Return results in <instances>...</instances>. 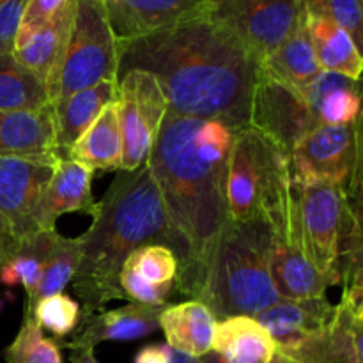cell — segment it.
<instances>
[{
	"label": "cell",
	"instance_id": "cell-1",
	"mask_svg": "<svg viewBox=\"0 0 363 363\" xmlns=\"http://www.w3.org/2000/svg\"><path fill=\"white\" fill-rule=\"evenodd\" d=\"M236 131L220 119L167 112L145 162L179 245L174 286L191 300L201 298L213 252L227 225V163Z\"/></svg>",
	"mask_w": 363,
	"mask_h": 363
},
{
	"label": "cell",
	"instance_id": "cell-2",
	"mask_svg": "<svg viewBox=\"0 0 363 363\" xmlns=\"http://www.w3.org/2000/svg\"><path fill=\"white\" fill-rule=\"evenodd\" d=\"M259 67L243 43L208 16L119 41V74L131 69L152 74L167 112L220 119L238 130L250 126Z\"/></svg>",
	"mask_w": 363,
	"mask_h": 363
},
{
	"label": "cell",
	"instance_id": "cell-3",
	"mask_svg": "<svg viewBox=\"0 0 363 363\" xmlns=\"http://www.w3.org/2000/svg\"><path fill=\"white\" fill-rule=\"evenodd\" d=\"M78 243L80 262L71 284L80 300V319L98 314L112 300H123L119 275L135 250L163 245L177 257L179 245L147 163L119 170Z\"/></svg>",
	"mask_w": 363,
	"mask_h": 363
},
{
	"label": "cell",
	"instance_id": "cell-4",
	"mask_svg": "<svg viewBox=\"0 0 363 363\" xmlns=\"http://www.w3.org/2000/svg\"><path fill=\"white\" fill-rule=\"evenodd\" d=\"M225 206L227 222L264 223L277 243L293 245L291 156L252 126L241 128L234 137L227 163Z\"/></svg>",
	"mask_w": 363,
	"mask_h": 363
},
{
	"label": "cell",
	"instance_id": "cell-5",
	"mask_svg": "<svg viewBox=\"0 0 363 363\" xmlns=\"http://www.w3.org/2000/svg\"><path fill=\"white\" fill-rule=\"evenodd\" d=\"M273 233L264 223L227 222L209 262L201 298L216 319L255 318L280 300L268 273Z\"/></svg>",
	"mask_w": 363,
	"mask_h": 363
},
{
	"label": "cell",
	"instance_id": "cell-6",
	"mask_svg": "<svg viewBox=\"0 0 363 363\" xmlns=\"http://www.w3.org/2000/svg\"><path fill=\"white\" fill-rule=\"evenodd\" d=\"M350 216V199L332 184L294 183L293 245L337 286L342 280L340 252Z\"/></svg>",
	"mask_w": 363,
	"mask_h": 363
},
{
	"label": "cell",
	"instance_id": "cell-7",
	"mask_svg": "<svg viewBox=\"0 0 363 363\" xmlns=\"http://www.w3.org/2000/svg\"><path fill=\"white\" fill-rule=\"evenodd\" d=\"M119 41L98 0H74L53 105L101 82H117Z\"/></svg>",
	"mask_w": 363,
	"mask_h": 363
},
{
	"label": "cell",
	"instance_id": "cell-8",
	"mask_svg": "<svg viewBox=\"0 0 363 363\" xmlns=\"http://www.w3.org/2000/svg\"><path fill=\"white\" fill-rule=\"evenodd\" d=\"M360 121L346 126L318 124L291 151L294 183H325L347 199L360 195Z\"/></svg>",
	"mask_w": 363,
	"mask_h": 363
},
{
	"label": "cell",
	"instance_id": "cell-9",
	"mask_svg": "<svg viewBox=\"0 0 363 363\" xmlns=\"http://www.w3.org/2000/svg\"><path fill=\"white\" fill-rule=\"evenodd\" d=\"M57 160L0 156V264L38 233V206Z\"/></svg>",
	"mask_w": 363,
	"mask_h": 363
},
{
	"label": "cell",
	"instance_id": "cell-10",
	"mask_svg": "<svg viewBox=\"0 0 363 363\" xmlns=\"http://www.w3.org/2000/svg\"><path fill=\"white\" fill-rule=\"evenodd\" d=\"M204 16L236 35L259 60L266 59L303 16L301 0H208Z\"/></svg>",
	"mask_w": 363,
	"mask_h": 363
},
{
	"label": "cell",
	"instance_id": "cell-11",
	"mask_svg": "<svg viewBox=\"0 0 363 363\" xmlns=\"http://www.w3.org/2000/svg\"><path fill=\"white\" fill-rule=\"evenodd\" d=\"M116 103L123 137L121 170H137L147 162L160 124L167 116V99L152 74L131 69L117 78Z\"/></svg>",
	"mask_w": 363,
	"mask_h": 363
},
{
	"label": "cell",
	"instance_id": "cell-12",
	"mask_svg": "<svg viewBox=\"0 0 363 363\" xmlns=\"http://www.w3.org/2000/svg\"><path fill=\"white\" fill-rule=\"evenodd\" d=\"M318 124L311 105L300 92L259 67L250 112L254 130L272 138L291 156L294 145Z\"/></svg>",
	"mask_w": 363,
	"mask_h": 363
},
{
	"label": "cell",
	"instance_id": "cell-13",
	"mask_svg": "<svg viewBox=\"0 0 363 363\" xmlns=\"http://www.w3.org/2000/svg\"><path fill=\"white\" fill-rule=\"evenodd\" d=\"M337 305L326 296L308 300H279L255 315L277 344V353L296 360L305 347L325 335L335 319Z\"/></svg>",
	"mask_w": 363,
	"mask_h": 363
},
{
	"label": "cell",
	"instance_id": "cell-14",
	"mask_svg": "<svg viewBox=\"0 0 363 363\" xmlns=\"http://www.w3.org/2000/svg\"><path fill=\"white\" fill-rule=\"evenodd\" d=\"M117 41L204 16L208 0H98Z\"/></svg>",
	"mask_w": 363,
	"mask_h": 363
},
{
	"label": "cell",
	"instance_id": "cell-15",
	"mask_svg": "<svg viewBox=\"0 0 363 363\" xmlns=\"http://www.w3.org/2000/svg\"><path fill=\"white\" fill-rule=\"evenodd\" d=\"M165 305L130 303L123 308L98 312L80 319L78 332L60 347L69 351L94 350L101 342H130L142 339L160 328L158 319Z\"/></svg>",
	"mask_w": 363,
	"mask_h": 363
},
{
	"label": "cell",
	"instance_id": "cell-16",
	"mask_svg": "<svg viewBox=\"0 0 363 363\" xmlns=\"http://www.w3.org/2000/svg\"><path fill=\"white\" fill-rule=\"evenodd\" d=\"M92 170L73 160L60 158L38 206V227L41 233L55 230L57 220L66 213H85L94 218L98 202L91 191Z\"/></svg>",
	"mask_w": 363,
	"mask_h": 363
},
{
	"label": "cell",
	"instance_id": "cell-17",
	"mask_svg": "<svg viewBox=\"0 0 363 363\" xmlns=\"http://www.w3.org/2000/svg\"><path fill=\"white\" fill-rule=\"evenodd\" d=\"M73 13L74 0H67L66 6L48 23L38 28L23 45L13 50L14 59L46 85L52 105L57 94V80H59V69L62 64Z\"/></svg>",
	"mask_w": 363,
	"mask_h": 363
},
{
	"label": "cell",
	"instance_id": "cell-18",
	"mask_svg": "<svg viewBox=\"0 0 363 363\" xmlns=\"http://www.w3.org/2000/svg\"><path fill=\"white\" fill-rule=\"evenodd\" d=\"M0 156L57 160L53 105L35 112L0 110Z\"/></svg>",
	"mask_w": 363,
	"mask_h": 363
},
{
	"label": "cell",
	"instance_id": "cell-19",
	"mask_svg": "<svg viewBox=\"0 0 363 363\" xmlns=\"http://www.w3.org/2000/svg\"><path fill=\"white\" fill-rule=\"evenodd\" d=\"M216 321L202 301L188 300L177 305L167 303L158 325L170 350L184 357L201 358L211 353Z\"/></svg>",
	"mask_w": 363,
	"mask_h": 363
},
{
	"label": "cell",
	"instance_id": "cell-20",
	"mask_svg": "<svg viewBox=\"0 0 363 363\" xmlns=\"http://www.w3.org/2000/svg\"><path fill=\"white\" fill-rule=\"evenodd\" d=\"M211 353L223 363H272L277 344L257 319L234 315L216 321Z\"/></svg>",
	"mask_w": 363,
	"mask_h": 363
},
{
	"label": "cell",
	"instance_id": "cell-21",
	"mask_svg": "<svg viewBox=\"0 0 363 363\" xmlns=\"http://www.w3.org/2000/svg\"><path fill=\"white\" fill-rule=\"evenodd\" d=\"M117 98V82H101L92 87L73 92L55 103L57 156L66 158L74 142L89 130L108 103Z\"/></svg>",
	"mask_w": 363,
	"mask_h": 363
},
{
	"label": "cell",
	"instance_id": "cell-22",
	"mask_svg": "<svg viewBox=\"0 0 363 363\" xmlns=\"http://www.w3.org/2000/svg\"><path fill=\"white\" fill-rule=\"evenodd\" d=\"M268 273L280 300L321 298L332 287L301 250L289 243L273 241L268 255Z\"/></svg>",
	"mask_w": 363,
	"mask_h": 363
},
{
	"label": "cell",
	"instance_id": "cell-23",
	"mask_svg": "<svg viewBox=\"0 0 363 363\" xmlns=\"http://www.w3.org/2000/svg\"><path fill=\"white\" fill-rule=\"evenodd\" d=\"M305 27L323 71L360 82L363 69L362 52L340 25L325 16L305 13Z\"/></svg>",
	"mask_w": 363,
	"mask_h": 363
},
{
	"label": "cell",
	"instance_id": "cell-24",
	"mask_svg": "<svg viewBox=\"0 0 363 363\" xmlns=\"http://www.w3.org/2000/svg\"><path fill=\"white\" fill-rule=\"evenodd\" d=\"M261 67L273 78L286 84L287 87L300 92L301 96L305 94L308 85L318 78L323 69L308 39L307 27H305V11L296 28L262 60Z\"/></svg>",
	"mask_w": 363,
	"mask_h": 363
},
{
	"label": "cell",
	"instance_id": "cell-25",
	"mask_svg": "<svg viewBox=\"0 0 363 363\" xmlns=\"http://www.w3.org/2000/svg\"><path fill=\"white\" fill-rule=\"evenodd\" d=\"M303 98L319 124L346 126L360 121L362 96L358 82L342 74L321 71L307 87Z\"/></svg>",
	"mask_w": 363,
	"mask_h": 363
},
{
	"label": "cell",
	"instance_id": "cell-26",
	"mask_svg": "<svg viewBox=\"0 0 363 363\" xmlns=\"http://www.w3.org/2000/svg\"><path fill=\"white\" fill-rule=\"evenodd\" d=\"M94 170L123 169V137H121L117 103L105 106L98 119L78 138L66 156Z\"/></svg>",
	"mask_w": 363,
	"mask_h": 363
},
{
	"label": "cell",
	"instance_id": "cell-27",
	"mask_svg": "<svg viewBox=\"0 0 363 363\" xmlns=\"http://www.w3.org/2000/svg\"><path fill=\"white\" fill-rule=\"evenodd\" d=\"M52 105L46 85L21 66L13 53L0 57V110L35 112Z\"/></svg>",
	"mask_w": 363,
	"mask_h": 363
},
{
	"label": "cell",
	"instance_id": "cell-28",
	"mask_svg": "<svg viewBox=\"0 0 363 363\" xmlns=\"http://www.w3.org/2000/svg\"><path fill=\"white\" fill-rule=\"evenodd\" d=\"M315 363H363V312L340 300Z\"/></svg>",
	"mask_w": 363,
	"mask_h": 363
},
{
	"label": "cell",
	"instance_id": "cell-29",
	"mask_svg": "<svg viewBox=\"0 0 363 363\" xmlns=\"http://www.w3.org/2000/svg\"><path fill=\"white\" fill-rule=\"evenodd\" d=\"M78 262H80V243H78V238H66L55 233L52 247H50L48 255H46L41 280H39L32 296L27 298L25 314H32L35 303L43 300V298L62 293L67 284H71V280H73Z\"/></svg>",
	"mask_w": 363,
	"mask_h": 363
},
{
	"label": "cell",
	"instance_id": "cell-30",
	"mask_svg": "<svg viewBox=\"0 0 363 363\" xmlns=\"http://www.w3.org/2000/svg\"><path fill=\"white\" fill-rule=\"evenodd\" d=\"M55 233L57 230H45L25 241L4 264H0V282L4 286H21L27 298L32 296L41 280Z\"/></svg>",
	"mask_w": 363,
	"mask_h": 363
},
{
	"label": "cell",
	"instance_id": "cell-31",
	"mask_svg": "<svg viewBox=\"0 0 363 363\" xmlns=\"http://www.w3.org/2000/svg\"><path fill=\"white\" fill-rule=\"evenodd\" d=\"M6 363H62L60 346L43 335L32 314H25L13 342L4 350Z\"/></svg>",
	"mask_w": 363,
	"mask_h": 363
},
{
	"label": "cell",
	"instance_id": "cell-32",
	"mask_svg": "<svg viewBox=\"0 0 363 363\" xmlns=\"http://www.w3.org/2000/svg\"><path fill=\"white\" fill-rule=\"evenodd\" d=\"M32 315L43 330H48L57 339H64L80 323V305L67 294L59 293L39 300Z\"/></svg>",
	"mask_w": 363,
	"mask_h": 363
},
{
	"label": "cell",
	"instance_id": "cell-33",
	"mask_svg": "<svg viewBox=\"0 0 363 363\" xmlns=\"http://www.w3.org/2000/svg\"><path fill=\"white\" fill-rule=\"evenodd\" d=\"M124 268L133 269L137 275L151 284L174 282L177 277V257L169 247L147 245L135 250L126 259Z\"/></svg>",
	"mask_w": 363,
	"mask_h": 363
},
{
	"label": "cell",
	"instance_id": "cell-34",
	"mask_svg": "<svg viewBox=\"0 0 363 363\" xmlns=\"http://www.w3.org/2000/svg\"><path fill=\"white\" fill-rule=\"evenodd\" d=\"M303 11L335 21L353 38L358 48L363 43V2L362 0H301Z\"/></svg>",
	"mask_w": 363,
	"mask_h": 363
},
{
	"label": "cell",
	"instance_id": "cell-35",
	"mask_svg": "<svg viewBox=\"0 0 363 363\" xmlns=\"http://www.w3.org/2000/svg\"><path fill=\"white\" fill-rule=\"evenodd\" d=\"M119 287L124 298L131 303L167 305V296L172 291L174 282L151 284L130 268H123L119 275Z\"/></svg>",
	"mask_w": 363,
	"mask_h": 363
},
{
	"label": "cell",
	"instance_id": "cell-36",
	"mask_svg": "<svg viewBox=\"0 0 363 363\" xmlns=\"http://www.w3.org/2000/svg\"><path fill=\"white\" fill-rule=\"evenodd\" d=\"M67 0H28L27 7L21 16L20 27H18L16 41H14V48L23 45L38 28L48 23L64 6Z\"/></svg>",
	"mask_w": 363,
	"mask_h": 363
},
{
	"label": "cell",
	"instance_id": "cell-37",
	"mask_svg": "<svg viewBox=\"0 0 363 363\" xmlns=\"http://www.w3.org/2000/svg\"><path fill=\"white\" fill-rule=\"evenodd\" d=\"M27 2L28 0H0V57L13 53Z\"/></svg>",
	"mask_w": 363,
	"mask_h": 363
},
{
	"label": "cell",
	"instance_id": "cell-38",
	"mask_svg": "<svg viewBox=\"0 0 363 363\" xmlns=\"http://www.w3.org/2000/svg\"><path fill=\"white\" fill-rule=\"evenodd\" d=\"M135 363H172V350L167 344H149L138 351Z\"/></svg>",
	"mask_w": 363,
	"mask_h": 363
},
{
	"label": "cell",
	"instance_id": "cell-39",
	"mask_svg": "<svg viewBox=\"0 0 363 363\" xmlns=\"http://www.w3.org/2000/svg\"><path fill=\"white\" fill-rule=\"evenodd\" d=\"M69 362L71 363H98V360H96L94 350H77V351H71Z\"/></svg>",
	"mask_w": 363,
	"mask_h": 363
},
{
	"label": "cell",
	"instance_id": "cell-40",
	"mask_svg": "<svg viewBox=\"0 0 363 363\" xmlns=\"http://www.w3.org/2000/svg\"><path fill=\"white\" fill-rule=\"evenodd\" d=\"M197 363H223V362L220 360L215 353H208V354H204V357L197 358ZM272 363H296V362L289 360V358H286V357H282V354L277 353Z\"/></svg>",
	"mask_w": 363,
	"mask_h": 363
},
{
	"label": "cell",
	"instance_id": "cell-41",
	"mask_svg": "<svg viewBox=\"0 0 363 363\" xmlns=\"http://www.w3.org/2000/svg\"><path fill=\"white\" fill-rule=\"evenodd\" d=\"M172 363H197V358L184 357V354L172 351Z\"/></svg>",
	"mask_w": 363,
	"mask_h": 363
}]
</instances>
